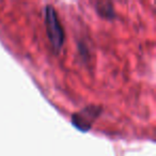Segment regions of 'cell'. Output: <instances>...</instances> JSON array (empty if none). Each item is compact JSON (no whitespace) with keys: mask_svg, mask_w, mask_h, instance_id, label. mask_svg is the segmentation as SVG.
Segmentation results:
<instances>
[{"mask_svg":"<svg viewBox=\"0 0 156 156\" xmlns=\"http://www.w3.org/2000/svg\"><path fill=\"white\" fill-rule=\"evenodd\" d=\"M44 17H45L48 39L54 49L56 51H59L64 43V31L59 22L58 15L51 5H47L44 9Z\"/></svg>","mask_w":156,"mask_h":156,"instance_id":"6da1fadb","label":"cell"},{"mask_svg":"<svg viewBox=\"0 0 156 156\" xmlns=\"http://www.w3.org/2000/svg\"><path fill=\"white\" fill-rule=\"evenodd\" d=\"M100 109L98 107H87L77 115H73V123L78 129L88 130L93 124L94 120L100 115Z\"/></svg>","mask_w":156,"mask_h":156,"instance_id":"7a4b0ae2","label":"cell"}]
</instances>
